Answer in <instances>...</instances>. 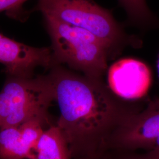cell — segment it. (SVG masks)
<instances>
[{"label": "cell", "mask_w": 159, "mask_h": 159, "mask_svg": "<svg viewBox=\"0 0 159 159\" xmlns=\"http://www.w3.org/2000/svg\"><path fill=\"white\" fill-rule=\"evenodd\" d=\"M44 18L51 39L54 66L65 64L85 76L102 79L109 56L102 41L84 29L50 17Z\"/></svg>", "instance_id": "obj_3"}, {"label": "cell", "mask_w": 159, "mask_h": 159, "mask_svg": "<svg viewBox=\"0 0 159 159\" xmlns=\"http://www.w3.org/2000/svg\"><path fill=\"white\" fill-rule=\"evenodd\" d=\"M0 159H35L23 141L19 127L0 128Z\"/></svg>", "instance_id": "obj_9"}, {"label": "cell", "mask_w": 159, "mask_h": 159, "mask_svg": "<svg viewBox=\"0 0 159 159\" xmlns=\"http://www.w3.org/2000/svg\"><path fill=\"white\" fill-rule=\"evenodd\" d=\"M35 10L94 34L102 41L113 58L128 46L139 47L142 42L129 35L111 13L93 0H38Z\"/></svg>", "instance_id": "obj_2"}, {"label": "cell", "mask_w": 159, "mask_h": 159, "mask_svg": "<svg viewBox=\"0 0 159 159\" xmlns=\"http://www.w3.org/2000/svg\"><path fill=\"white\" fill-rule=\"evenodd\" d=\"M55 101L48 74L24 77L7 75L0 91V128L19 127L30 120L53 125L48 112Z\"/></svg>", "instance_id": "obj_4"}, {"label": "cell", "mask_w": 159, "mask_h": 159, "mask_svg": "<svg viewBox=\"0 0 159 159\" xmlns=\"http://www.w3.org/2000/svg\"><path fill=\"white\" fill-rule=\"evenodd\" d=\"M49 127L50 126L39 120H30L19 126L24 142L34 154L40 137Z\"/></svg>", "instance_id": "obj_11"}, {"label": "cell", "mask_w": 159, "mask_h": 159, "mask_svg": "<svg viewBox=\"0 0 159 159\" xmlns=\"http://www.w3.org/2000/svg\"><path fill=\"white\" fill-rule=\"evenodd\" d=\"M106 159V158H104V157H102V155H101V156H97V157H93V158H89V159Z\"/></svg>", "instance_id": "obj_14"}, {"label": "cell", "mask_w": 159, "mask_h": 159, "mask_svg": "<svg viewBox=\"0 0 159 159\" xmlns=\"http://www.w3.org/2000/svg\"><path fill=\"white\" fill-rule=\"evenodd\" d=\"M125 159H159V151H148L146 153L128 156Z\"/></svg>", "instance_id": "obj_13"}, {"label": "cell", "mask_w": 159, "mask_h": 159, "mask_svg": "<svg viewBox=\"0 0 159 159\" xmlns=\"http://www.w3.org/2000/svg\"><path fill=\"white\" fill-rule=\"evenodd\" d=\"M0 63L8 75L30 77L37 67L54 66L51 47H34L0 33Z\"/></svg>", "instance_id": "obj_6"}, {"label": "cell", "mask_w": 159, "mask_h": 159, "mask_svg": "<svg viewBox=\"0 0 159 159\" xmlns=\"http://www.w3.org/2000/svg\"><path fill=\"white\" fill-rule=\"evenodd\" d=\"M34 155L35 159H71L68 143L56 124L43 132Z\"/></svg>", "instance_id": "obj_8"}, {"label": "cell", "mask_w": 159, "mask_h": 159, "mask_svg": "<svg viewBox=\"0 0 159 159\" xmlns=\"http://www.w3.org/2000/svg\"><path fill=\"white\" fill-rule=\"evenodd\" d=\"M157 71H158L159 77V57H158V59H157Z\"/></svg>", "instance_id": "obj_15"}, {"label": "cell", "mask_w": 159, "mask_h": 159, "mask_svg": "<svg viewBox=\"0 0 159 159\" xmlns=\"http://www.w3.org/2000/svg\"><path fill=\"white\" fill-rule=\"evenodd\" d=\"M50 70L60 111L56 125L68 143L71 159L102 155L123 120L141 109L115 95L102 79L80 75L61 65Z\"/></svg>", "instance_id": "obj_1"}, {"label": "cell", "mask_w": 159, "mask_h": 159, "mask_svg": "<svg viewBox=\"0 0 159 159\" xmlns=\"http://www.w3.org/2000/svg\"><path fill=\"white\" fill-rule=\"evenodd\" d=\"M129 21L143 29L159 27V20L150 10L146 0H119Z\"/></svg>", "instance_id": "obj_10"}, {"label": "cell", "mask_w": 159, "mask_h": 159, "mask_svg": "<svg viewBox=\"0 0 159 159\" xmlns=\"http://www.w3.org/2000/svg\"><path fill=\"white\" fill-rule=\"evenodd\" d=\"M109 89L115 95L125 100H136L148 94L152 81L150 67L133 58H122L108 69Z\"/></svg>", "instance_id": "obj_7"}, {"label": "cell", "mask_w": 159, "mask_h": 159, "mask_svg": "<svg viewBox=\"0 0 159 159\" xmlns=\"http://www.w3.org/2000/svg\"><path fill=\"white\" fill-rule=\"evenodd\" d=\"M159 151V97L143 110L128 115L110 137L107 148Z\"/></svg>", "instance_id": "obj_5"}, {"label": "cell", "mask_w": 159, "mask_h": 159, "mask_svg": "<svg viewBox=\"0 0 159 159\" xmlns=\"http://www.w3.org/2000/svg\"><path fill=\"white\" fill-rule=\"evenodd\" d=\"M27 0H0V13L6 11L15 16L22 9V6Z\"/></svg>", "instance_id": "obj_12"}]
</instances>
